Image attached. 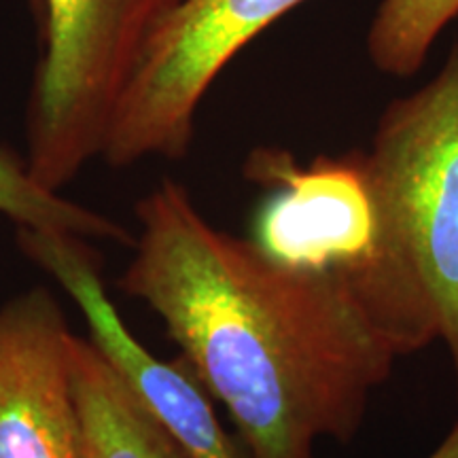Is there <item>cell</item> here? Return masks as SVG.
I'll list each match as a JSON object with an SVG mask.
<instances>
[{
  "instance_id": "3957f363",
  "label": "cell",
  "mask_w": 458,
  "mask_h": 458,
  "mask_svg": "<svg viewBox=\"0 0 458 458\" xmlns=\"http://www.w3.org/2000/svg\"><path fill=\"white\" fill-rule=\"evenodd\" d=\"M360 153L388 270L437 318L458 391V43L431 81L385 108Z\"/></svg>"
},
{
  "instance_id": "277c9868",
  "label": "cell",
  "mask_w": 458,
  "mask_h": 458,
  "mask_svg": "<svg viewBox=\"0 0 458 458\" xmlns=\"http://www.w3.org/2000/svg\"><path fill=\"white\" fill-rule=\"evenodd\" d=\"M41 37L26 117V165L60 193L108 130L148 38L179 0H28Z\"/></svg>"
},
{
  "instance_id": "8fae6325",
  "label": "cell",
  "mask_w": 458,
  "mask_h": 458,
  "mask_svg": "<svg viewBox=\"0 0 458 458\" xmlns=\"http://www.w3.org/2000/svg\"><path fill=\"white\" fill-rule=\"evenodd\" d=\"M428 458H458V422L448 433V437L439 444V448Z\"/></svg>"
},
{
  "instance_id": "9c48e42d",
  "label": "cell",
  "mask_w": 458,
  "mask_h": 458,
  "mask_svg": "<svg viewBox=\"0 0 458 458\" xmlns=\"http://www.w3.org/2000/svg\"><path fill=\"white\" fill-rule=\"evenodd\" d=\"M0 215L9 216L17 227L54 229L83 240L134 244L122 223L96 210L74 204L60 193L47 191L32 179L26 159L0 148Z\"/></svg>"
},
{
  "instance_id": "5b68a950",
  "label": "cell",
  "mask_w": 458,
  "mask_h": 458,
  "mask_svg": "<svg viewBox=\"0 0 458 458\" xmlns=\"http://www.w3.org/2000/svg\"><path fill=\"white\" fill-rule=\"evenodd\" d=\"M303 0H179L148 38L102 151L113 168L189 151L198 106L219 72Z\"/></svg>"
},
{
  "instance_id": "52a82bcc",
  "label": "cell",
  "mask_w": 458,
  "mask_h": 458,
  "mask_svg": "<svg viewBox=\"0 0 458 458\" xmlns=\"http://www.w3.org/2000/svg\"><path fill=\"white\" fill-rule=\"evenodd\" d=\"M71 337L45 286L0 306V458H83Z\"/></svg>"
},
{
  "instance_id": "30bf717a",
  "label": "cell",
  "mask_w": 458,
  "mask_h": 458,
  "mask_svg": "<svg viewBox=\"0 0 458 458\" xmlns=\"http://www.w3.org/2000/svg\"><path fill=\"white\" fill-rule=\"evenodd\" d=\"M456 15L458 0H382L368 32L371 64L393 77L418 72Z\"/></svg>"
},
{
  "instance_id": "7a4b0ae2",
  "label": "cell",
  "mask_w": 458,
  "mask_h": 458,
  "mask_svg": "<svg viewBox=\"0 0 458 458\" xmlns=\"http://www.w3.org/2000/svg\"><path fill=\"white\" fill-rule=\"evenodd\" d=\"M244 174L272 189L250 238L263 253L334 284L399 359L439 340L433 314L388 270L363 153L301 165L286 151L257 148Z\"/></svg>"
},
{
  "instance_id": "8992f818",
  "label": "cell",
  "mask_w": 458,
  "mask_h": 458,
  "mask_svg": "<svg viewBox=\"0 0 458 458\" xmlns=\"http://www.w3.org/2000/svg\"><path fill=\"white\" fill-rule=\"evenodd\" d=\"M20 249L77 303L94 344L134 388L189 458H249L216 418L215 401L185 360L148 352L123 323L100 276V259L88 240L54 229H17Z\"/></svg>"
},
{
  "instance_id": "ba28073f",
  "label": "cell",
  "mask_w": 458,
  "mask_h": 458,
  "mask_svg": "<svg viewBox=\"0 0 458 458\" xmlns=\"http://www.w3.org/2000/svg\"><path fill=\"white\" fill-rule=\"evenodd\" d=\"M68 368L83 458H189L89 337H71Z\"/></svg>"
},
{
  "instance_id": "6da1fadb",
  "label": "cell",
  "mask_w": 458,
  "mask_h": 458,
  "mask_svg": "<svg viewBox=\"0 0 458 458\" xmlns=\"http://www.w3.org/2000/svg\"><path fill=\"white\" fill-rule=\"evenodd\" d=\"M134 257L119 278L225 408L249 458H314L348 444L399 357L334 284L210 225L181 182L136 204Z\"/></svg>"
}]
</instances>
